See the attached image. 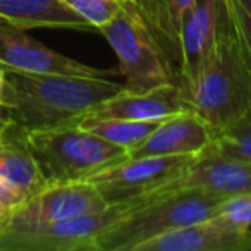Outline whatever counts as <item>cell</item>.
<instances>
[{"label": "cell", "mask_w": 251, "mask_h": 251, "mask_svg": "<svg viewBox=\"0 0 251 251\" xmlns=\"http://www.w3.org/2000/svg\"><path fill=\"white\" fill-rule=\"evenodd\" d=\"M5 73V105L11 108L12 121L26 131L79 124L98 103L122 88L98 76Z\"/></svg>", "instance_id": "obj_1"}, {"label": "cell", "mask_w": 251, "mask_h": 251, "mask_svg": "<svg viewBox=\"0 0 251 251\" xmlns=\"http://www.w3.org/2000/svg\"><path fill=\"white\" fill-rule=\"evenodd\" d=\"M184 97L193 110L208 122L213 133L232 124L251 108V76L230 16L215 49L195 83L184 91Z\"/></svg>", "instance_id": "obj_2"}, {"label": "cell", "mask_w": 251, "mask_h": 251, "mask_svg": "<svg viewBox=\"0 0 251 251\" xmlns=\"http://www.w3.org/2000/svg\"><path fill=\"white\" fill-rule=\"evenodd\" d=\"M226 200L201 188L165 191L105 230L95 251H136L153 237L215 217Z\"/></svg>", "instance_id": "obj_3"}, {"label": "cell", "mask_w": 251, "mask_h": 251, "mask_svg": "<svg viewBox=\"0 0 251 251\" xmlns=\"http://www.w3.org/2000/svg\"><path fill=\"white\" fill-rule=\"evenodd\" d=\"M28 141L49 184L88 181L129 151L97 136L81 124L28 131Z\"/></svg>", "instance_id": "obj_4"}, {"label": "cell", "mask_w": 251, "mask_h": 251, "mask_svg": "<svg viewBox=\"0 0 251 251\" xmlns=\"http://www.w3.org/2000/svg\"><path fill=\"white\" fill-rule=\"evenodd\" d=\"M153 196L110 203L97 212L38 226H4L0 227V251H95L105 230Z\"/></svg>", "instance_id": "obj_5"}, {"label": "cell", "mask_w": 251, "mask_h": 251, "mask_svg": "<svg viewBox=\"0 0 251 251\" xmlns=\"http://www.w3.org/2000/svg\"><path fill=\"white\" fill-rule=\"evenodd\" d=\"M98 33L117 55V74L124 76V88L147 91L169 83L179 84L177 67L162 52L133 2H126L121 12Z\"/></svg>", "instance_id": "obj_6"}, {"label": "cell", "mask_w": 251, "mask_h": 251, "mask_svg": "<svg viewBox=\"0 0 251 251\" xmlns=\"http://www.w3.org/2000/svg\"><path fill=\"white\" fill-rule=\"evenodd\" d=\"M198 155L176 157H129L101 169L88 181L105 201L121 203L176 189Z\"/></svg>", "instance_id": "obj_7"}, {"label": "cell", "mask_w": 251, "mask_h": 251, "mask_svg": "<svg viewBox=\"0 0 251 251\" xmlns=\"http://www.w3.org/2000/svg\"><path fill=\"white\" fill-rule=\"evenodd\" d=\"M229 18L226 0H195L179 29L177 73L182 93L195 83Z\"/></svg>", "instance_id": "obj_8"}, {"label": "cell", "mask_w": 251, "mask_h": 251, "mask_svg": "<svg viewBox=\"0 0 251 251\" xmlns=\"http://www.w3.org/2000/svg\"><path fill=\"white\" fill-rule=\"evenodd\" d=\"M0 66L5 71L26 74H76V76L105 77L117 74L115 69H98L79 60H74L52 49L9 23L0 25Z\"/></svg>", "instance_id": "obj_9"}, {"label": "cell", "mask_w": 251, "mask_h": 251, "mask_svg": "<svg viewBox=\"0 0 251 251\" xmlns=\"http://www.w3.org/2000/svg\"><path fill=\"white\" fill-rule=\"evenodd\" d=\"M108 203L90 181L49 184L9 215L5 226H38L97 212Z\"/></svg>", "instance_id": "obj_10"}, {"label": "cell", "mask_w": 251, "mask_h": 251, "mask_svg": "<svg viewBox=\"0 0 251 251\" xmlns=\"http://www.w3.org/2000/svg\"><path fill=\"white\" fill-rule=\"evenodd\" d=\"M184 110L193 108L179 84L169 83L147 91H133L122 86L117 93L98 103L84 119L162 121Z\"/></svg>", "instance_id": "obj_11"}, {"label": "cell", "mask_w": 251, "mask_h": 251, "mask_svg": "<svg viewBox=\"0 0 251 251\" xmlns=\"http://www.w3.org/2000/svg\"><path fill=\"white\" fill-rule=\"evenodd\" d=\"M136 251H251V227L229 226L215 215L153 237Z\"/></svg>", "instance_id": "obj_12"}, {"label": "cell", "mask_w": 251, "mask_h": 251, "mask_svg": "<svg viewBox=\"0 0 251 251\" xmlns=\"http://www.w3.org/2000/svg\"><path fill=\"white\" fill-rule=\"evenodd\" d=\"M213 129L195 110L162 119L147 140L129 151V157H176L200 155L212 145Z\"/></svg>", "instance_id": "obj_13"}, {"label": "cell", "mask_w": 251, "mask_h": 251, "mask_svg": "<svg viewBox=\"0 0 251 251\" xmlns=\"http://www.w3.org/2000/svg\"><path fill=\"white\" fill-rule=\"evenodd\" d=\"M177 188H201L227 200L248 195L251 193V162L226 157L208 147L196 157Z\"/></svg>", "instance_id": "obj_14"}, {"label": "cell", "mask_w": 251, "mask_h": 251, "mask_svg": "<svg viewBox=\"0 0 251 251\" xmlns=\"http://www.w3.org/2000/svg\"><path fill=\"white\" fill-rule=\"evenodd\" d=\"M0 179L21 195L23 203L49 186L29 147L28 131L14 121L0 131Z\"/></svg>", "instance_id": "obj_15"}, {"label": "cell", "mask_w": 251, "mask_h": 251, "mask_svg": "<svg viewBox=\"0 0 251 251\" xmlns=\"http://www.w3.org/2000/svg\"><path fill=\"white\" fill-rule=\"evenodd\" d=\"M0 19L21 29L64 28L88 33L97 31L71 11L62 0H0Z\"/></svg>", "instance_id": "obj_16"}, {"label": "cell", "mask_w": 251, "mask_h": 251, "mask_svg": "<svg viewBox=\"0 0 251 251\" xmlns=\"http://www.w3.org/2000/svg\"><path fill=\"white\" fill-rule=\"evenodd\" d=\"M193 4L195 0H133L134 9L153 35L155 42L176 67L181 57L179 29Z\"/></svg>", "instance_id": "obj_17"}, {"label": "cell", "mask_w": 251, "mask_h": 251, "mask_svg": "<svg viewBox=\"0 0 251 251\" xmlns=\"http://www.w3.org/2000/svg\"><path fill=\"white\" fill-rule=\"evenodd\" d=\"M160 121H129V119H84L79 124L97 136L126 148L134 150L141 145Z\"/></svg>", "instance_id": "obj_18"}, {"label": "cell", "mask_w": 251, "mask_h": 251, "mask_svg": "<svg viewBox=\"0 0 251 251\" xmlns=\"http://www.w3.org/2000/svg\"><path fill=\"white\" fill-rule=\"evenodd\" d=\"M210 147L226 157L251 162V108L232 124L217 131Z\"/></svg>", "instance_id": "obj_19"}, {"label": "cell", "mask_w": 251, "mask_h": 251, "mask_svg": "<svg viewBox=\"0 0 251 251\" xmlns=\"http://www.w3.org/2000/svg\"><path fill=\"white\" fill-rule=\"evenodd\" d=\"M62 2L88 25L93 26L97 33L100 28L108 25L126 4L121 0H62Z\"/></svg>", "instance_id": "obj_20"}, {"label": "cell", "mask_w": 251, "mask_h": 251, "mask_svg": "<svg viewBox=\"0 0 251 251\" xmlns=\"http://www.w3.org/2000/svg\"><path fill=\"white\" fill-rule=\"evenodd\" d=\"M230 23L251 76V0H226Z\"/></svg>", "instance_id": "obj_21"}, {"label": "cell", "mask_w": 251, "mask_h": 251, "mask_svg": "<svg viewBox=\"0 0 251 251\" xmlns=\"http://www.w3.org/2000/svg\"><path fill=\"white\" fill-rule=\"evenodd\" d=\"M217 217L229 226L243 229L251 227V193L226 200Z\"/></svg>", "instance_id": "obj_22"}, {"label": "cell", "mask_w": 251, "mask_h": 251, "mask_svg": "<svg viewBox=\"0 0 251 251\" xmlns=\"http://www.w3.org/2000/svg\"><path fill=\"white\" fill-rule=\"evenodd\" d=\"M23 203V198L11 184H7L5 181L0 179V205L5 210H9V213H12L19 205Z\"/></svg>", "instance_id": "obj_23"}, {"label": "cell", "mask_w": 251, "mask_h": 251, "mask_svg": "<svg viewBox=\"0 0 251 251\" xmlns=\"http://www.w3.org/2000/svg\"><path fill=\"white\" fill-rule=\"evenodd\" d=\"M11 122H12L11 108H9L5 103H2V101H0V131L4 129L7 124H11Z\"/></svg>", "instance_id": "obj_24"}, {"label": "cell", "mask_w": 251, "mask_h": 251, "mask_svg": "<svg viewBox=\"0 0 251 251\" xmlns=\"http://www.w3.org/2000/svg\"><path fill=\"white\" fill-rule=\"evenodd\" d=\"M5 95H7V73L4 66H0V101L2 103H5Z\"/></svg>", "instance_id": "obj_25"}, {"label": "cell", "mask_w": 251, "mask_h": 251, "mask_svg": "<svg viewBox=\"0 0 251 251\" xmlns=\"http://www.w3.org/2000/svg\"><path fill=\"white\" fill-rule=\"evenodd\" d=\"M9 210H5L4 206L0 205V227H4L5 226V222H7V219H9Z\"/></svg>", "instance_id": "obj_26"}, {"label": "cell", "mask_w": 251, "mask_h": 251, "mask_svg": "<svg viewBox=\"0 0 251 251\" xmlns=\"http://www.w3.org/2000/svg\"><path fill=\"white\" fill-rule=\"evenodd\" d=\"M121 2H133V0H121Z\"/></svg>", "instance_id": "obj_27"}, {"label": "cell", "mask_w": 251, "mask_h": 251, "mask_svg": "<svg viewBox=\"0 0 251 251\" xmlns=\"http://www.w3.org/2000/svg\"><path fill=\"white\" fill-rule=\"evenodd\" d=\"M2 23H5V21H4V19H0V25H2Z\"/></svg>", "instance_id": "obj_28"}]
</instances>
